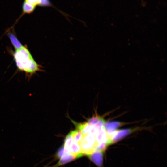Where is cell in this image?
I'll return each mask as SVG.
<instances>
[{
	"label": "cell",
	"mask_w": 167,
	"mask_h": 167,
	"mask_svg": "<svg viewBox=\"0 0 167 167\" xmlns=\"http://www.w3.org/2000/svg\"><path fill=\"white\" fill-rule=\"evenodd\" d=\"M7 35L15 50L19 49L24 46L14 33L8 32Z\"/></svg>",
	"instance_id": "ba28073f"
},
{
	"label": "cell",
	"mask_w": 167,
	"mask_h": 167,
	"mask_svg": "<svg viewBox=\"0 0 167 167\" xmlns=\"http://www.w3.org/2000/svg\"><path fill=\"white\" fill-rule=\"evenodd\" d=\"M79 143L82 153L87 155L95 152L96 147L99 145L95 136L90 133L83 135L82 139Z\"/></svg>",
	"instance_id": "7a4b0ae2"
},
{
	"label": "cell",
	"mask_w": 167,
	"mask_h": 167,
	"mask_svg": "<svg viewBox=\"0 0 167 167\" xmlns=\"http://www.w3.org/2000/svg\"><path fill=\"white\" fill-rule=\"evenodd\" d=\"M65 149L63 146H62L58 151L57 153V156L59 158H60L64 154Z\"/></svg>",
	"instance_id": "5bb4252c"
},
{
	"label": "cell",
	"mask_w": 167,
	"mask_h": 167,
	"mask_svg": "<svg viewBox=\"0 0 167 167\" xmlns=\"http://www.w3.org/2000/svg\"><path fill=\"white\" fill-rule=\"evenodd\" d=\"M70 154L74 156L75 158H78L83 156L81 149L79 143L73 142L69 149Z\"/></svg>",
	"instance_id": "5b68a950"
},
{
	"label": "cell",
	"mask_w": 167,
	"mask_h": 167,
	"mask_svg": "<svg viewBox=\"0 0 167 167\" xmlns=\"http://www.w3.org/2000/svg\"><path fill=\"white\" fill-rule=\"evenodd\" d=\"M73 140L71 131L66 135L65 138L63 145L64 148L68 150L70 146L73 142Z\"/></svg>",
	"instance_id": "30bf717a"
},
{
	"label": "cell",
	"mask_w": 167,
	"mask_h": 167,
	"mask_svg": "<svg viewBox=\"0 0 167 167\" xmlns=\"http://www.w3.org/2000/svg\"><path fill=\"white\" fill-rule=\"evenodd\" d=\"M36 7L31 5L24 1L22 5V13L21 16L25 14H30L32 13Z\"/></svg>",
	"instance_id": "9c48e42d"
},
{
	"label": "cell",
	"mask_w": 167,
	"mask_h": 167,
	"mask_svg": "<svg viewBox=\"0 0 167 167\" xmlns=\"http://www.w3.org/2000/svg\"><path fill=\"white\" fill-rule=\"evenodd\" d=\"M138 129V128H135L116 130L109 139V145L117 142L128 135L137 131Z\"/></svg>",
	"instance_id": "3957f363"
},
{
	"label": "cell",
	"mask_w": 167,
	"mask_h": 167,
	"mask_svg": "<svg viewBox=\"0 0 167 167\" xmlns=\"http://www.w3.org/2000/svg\"><path fill=\"white\" fill-rule=\"evenodd\" d=\"M13 55L17 67L25 73L28 80L36 72L44 71L43 67L35 61L26 46L15 50Z\"/></svg>",
	"instance_id": "6da1fadb"
},
{
	"label": "cell",
	"mask_w": 167,
	"mask_h": 167,
	"mask_svg": "<svg viewBox=\"0 0 167 167\" xmlns=\"http://www.w3.org/2000/svg\"><path fill=\"white\" fill-rule=\"evenodd\" d=\"M101 118L100 117L96 115L90 118L87 122L90 125H94L97 123Z\"/></svg>",
	"instance_id": "7c38bea8"
},
{
	"label": "cell",
	"mask_w": 167,
	"mask_h": 167,
	"mask_svg": "<svg viewBox=\"0 0 167 167\" xmlns=\"http://www.w3.org/2000/svg\"><path fill=\"white\" fill-rule=\"evenodd\" d=\"M72 132L74 142L79 143L82 138L83 134L81 132L76 130L72 131Z\"/></svg>",
	"instance_id": "8fae6325"
},
{
	"label": "cell",
	"mask_w": 167,
	"mask_h": 167,
	"mask_svg": "<svg viewBox=\"0 0 167 167\" xmlns=\"http://www.w3.org/2000/svg\"><path fill=\"white\" fill-rule=\"evenodd\" d=\"M75 158V157L70 154L68 150L65 148V151L64 154L60 158L58 162L54 167H57L66 163L72 161Z\"/></svg>",
	"instance_id": "8992f818"
},
{
	"label": "cell",
	"mask_w": 167,
	"mask_h": 167,
	"mask_svg": "<svg viewBox=\"0 0 167 167\" xmlns=\"http://www.w3.org/2000/svg\"><path fill=\"white\" fill-rule=\"evenodd\" d=\"M24 1L36 7L39 6L41 0H24Z\"/></svg>",
	"instance_id": "4fadbf2b"
},
{
	"label": "cell",
	"mask_w": 167,
	"mask_h": 167,
	"mask_svg": "<svg viewBox=\"0 0 167 167\" xmlns=\"http://www.w3.org/2000/svg\"><path fill=\"white\" fill-rule=\"evenodd\" d=\"M76 126L77 130L80 131L83 135L89 133L94 125L89 124L87 122L78 123L73 122Z\"/></svg>",
	"instance_id": "52a82bcc"
},
{
	"label": "cell",
	"mask_w": 167,
	"mask_h": 167,
	"mask_svg": "<svg viewBox=\"0 0 167 167\" xmlns=\"http://www.w3.org/2000/svg\"><path fill=\"white\" fill-rule=\"evenodd\" d=\"M103 151H96L87 156L96 165L101 167L103 164Z\"/></svg>",
	"instance_id": "277c9868"
}]
</instances>
